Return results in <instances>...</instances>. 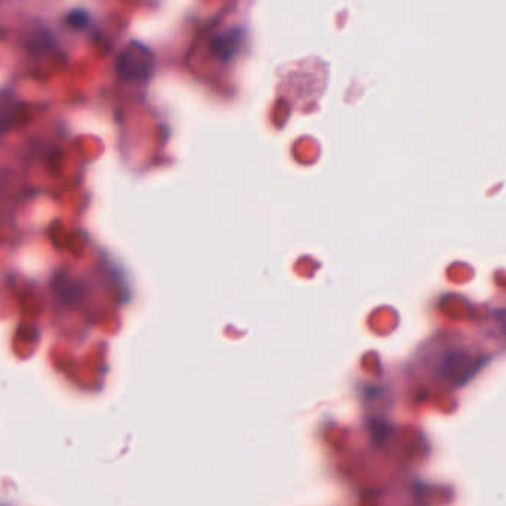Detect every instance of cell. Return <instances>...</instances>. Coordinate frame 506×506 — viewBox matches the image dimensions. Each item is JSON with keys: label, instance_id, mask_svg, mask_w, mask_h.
<instances>
[{"label": "cell", "instance_id": "1", "mask_svg": "<svg viewBox=\"0 0 506 506\" xmlns=\"http://www.w3.org/2000/svg\"><path fill=\"white\" fill-rule=\"evenodd\" d=\"M153 69V54L138 42H131L120 52L116 72L124 81H142L150 76Z\"/></svg>", "mask_w": 506, "mask_h": 506}, {"label": "cell", "instance_id": "2", "mask_svg": "<svg viewBox=\"0 0 506 506\" xmlns=\"http://www.w3.org/2000/svg\"><path fill=\"white\" fill-rule=\"evenodd\" d=\"M88 21H90V15H88L86 10L76 9L72 10L67 17V23L73 28H83L88 26Z\"/></svg>", "mask_w": 506, "mask_h": 506}]
</instances>
